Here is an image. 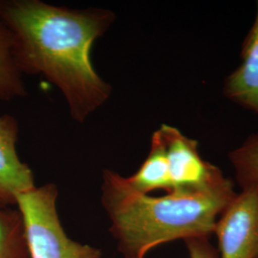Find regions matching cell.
I'll list each match as a JSON object with an SVG mask.
<instances>
[{"mask_svg":"<svg viewBox=\"0 0 258 258\" xmlns=\"http://www.w3.org/2000/svg\"><path fill=\"white\" fill-rule=\"evenodd\" d=\"M0 19L20 73L40 75L55 85L75 121L84 122L110 99L112 87L95 70L91 49L115 21L112 11L0 0Z\"/></svg>","mask_w":258,"mask_h":258,"instance_id":"obj_1","label":"cell"},{"mask_svg":"<svg viewBox=\"0 0 258 258\" xmlns=\"http://www.w3.org/2000/svg\"><path fill=\"white\" fill-rule=\"evenodd\" d=\"M101 201L109 231L123 258H146L155 247L178 239L208 237L236 195L231 179L192 191L154 197L135 190L118 172H102Z\"/></svg>","mask_w":258,"mask_h":258,"instance_id":"obj_2","label":"cell"},{"mask_svg":"<svg viewBox=\"0 0 258 258\" xmlns=\"http://www.w3.org/2000/svg\"><path fill=\"white\" fill-rule=\"evenodd\" d=\"M57 197L56 185L46 184L16 198L31 258H102L101 249L67 235L57 212Z\"/></svg>","mask_w":258,"mask_h":258,"instance_id":"obj_3","label":"cell"},{"mask_svg":"<svg viewBox=\"0 0 258 258\" xmlns=\"http://www.w3.org/2000/svg\"><path fill=\"white\" fill-rule=\"evenodd\" d=\"M241 189L215 224L220 258H258V184Z\"/></svg>","mask_w":258,"mask_h":258,"instance_id":"obj_4","label":"cell"},{"mask_svg":"<svg viewBox=\"0 0 258 258\" xmlns=\"http://www.w3.org/2000/svg\"><path fill=\"white\" fill-rule=\"evenodd\" d=\"M158 130L166 148L171 192L200 190L225 178L220 168L202 158L198 141L168 124H162Z\"/></svg>","mask_w":258,"mask_h":258,"instance_id":"obj_5","label":"cell"},{"mask_svg":"<svg viewBox=\"0 0 258 258\" xmlns=\"http://www.w3.org/2000/svg\"><path fill=\"white\" fill-rule=\"evenodd\" d=\"M19 131L16 118L0 116V207L16 205L19 194L36 186L32 169L17 152Z\"/></svg>","mask_w":258,"mask_h":258,"instance_id":"obj_6","label":"cell"},{"mask_svg":"<svg viewBox=\"0 0 258 258\" xmlns=\"http://www.w3.org/2000/svg\"><path fill=\"white\" fill-rule=\"evenodd\" d=\"M254 22L242 44L241 64L225 81L224 94L258 115V1Z\"/></svg>","mask_w":258,"mask_h":258,"instance_id":"obj_7","label":"cell"},{"mask_svg":"<svg viewBox=\"0 0 258 258\" xmlns=\"http://www.w3.org/2000/svg\"><path fill=\"white\" fill-rule=\"evenodd\" d=\"M126 179L129 184L141 194H149L157 189H164L166 194L172 191L166 148L159 130L151 137L147 159L136 173Z\"/></svg>","mask_w":258,"mask_h":258,"instance_id":"obj_8","label":"cell"},{"mask_svg":"<svg viewBox=\"0 0 258 258\" xmlns=\"http://www.w3.org/2000/svg\"><path fill=\"white\" fill-rule=\"evenodd\" d=\"M27 95L17 66L9 30L0 19V101L10 102Z\"/></svg>","mask_w":258,"mask_h":258,"instance_id":"obj_9","label":"cell"},{"mask_svg":"<svg viewBox=\"0 0 258 258\" xmlns=\"http://www.w3.org/2000/svg\"><path fill=\"white\" fill-rule=\"evenodd\" d=\"M0 258H31L19 210L0 207Z\"/></svg>","mask_w":258,"mask_h":258,"instance_id":"obj_10","label":"cell"},{"mask_svg":"<svg viewBox=\"0 0 258 258\" xmlns=\"http://www.w3.org/2000/svg\"><path fill=\"white\" fill-rule=\"evenodd\" d=\"M240 187L258 184V133L250 135L229 154Z\"/></svg>","mask_w":258,"mask_h":258,"instance_id":"obj_11","label":"cell"},{"mask_svg":"<svg viewBox=\"0 0 258 258\" xmlns=\"http://www.w3.org/2000/svg\"><path fill=\"white\" fill-rule=\"evenodd\" d=\"M189 258H218V251L208 237L184 240Z\"/></svg>","mask_w":258,"mask_h":258,"instance_id":"obj_12","label":"cell"}]
</instances>
